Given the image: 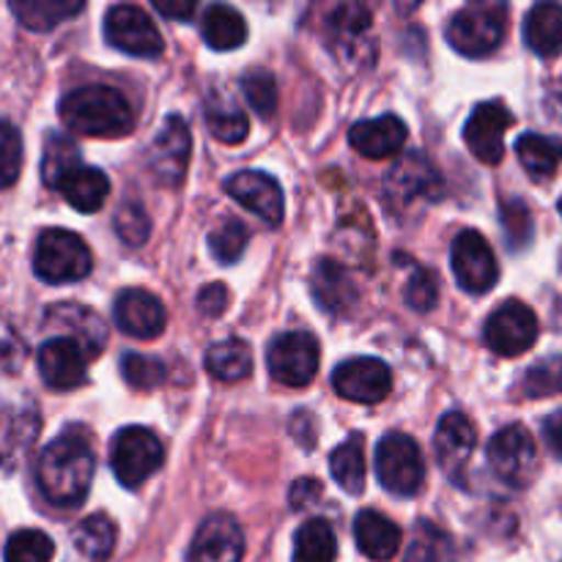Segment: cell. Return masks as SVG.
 Segmentation results:
<instances>
[{"label":"cell","mask_w":562,"mask_h":562,"mask_svg":"<svg viewBox=\"0 0 562 562\" xmlns=\"http://www.w3.org/2000/svg\"><path fill=\"white\" fill-rule=\"evenodd\" d=\"M93 470V448L80 431H64L55 437L36 459V483L55 508H77L88 497Z\"/></svg>","instance_id":"6da1fadb"},{"label":"cell","mask_w":562,"mask_h":562,"mask_svg":"<svg viewBox=\"0 0 562 562\" xmlns=\"http://www.w3.org/2000/svg\"><path fill=\"white\" fill-rule=\"evenodd\" d=\"M66 130L88 137H124L135 126L130 99L110 86H82L66 93L58 104Z\"/></svg>","instance_id":"7a4b0ae2"},{"label":"cell","mask_w":562,"mask_h":562,"mask_svg":"<svg viewBox=\"0 0 562 562\" xmlns=\"http://www.w3.org/2000/svg\"><path fill=\"white\" fill-rule=\"evenodd\" d=\"M508 31V0H467L448 22L450 47L467 58H486Z\"/></svg>","instance_id":"3957f363"},{"label":"cell","mask_w":562,"mask_h":562,"mask_svg":"<svg viewBox=\"0 0 562 562\" xmlns=\"http://www.w3.org/2000/svg\"><path fill=\"white\" fill-rule=\"evenodd\" d=\"M91 250L77 234L64 228H47L33 247V272L44 283L64 285L91 274Z\"/></svg>","instance_id":"277c9868"},{"label":"cell","mask_w":562,"mask_h":562,"mask_svg":"<svg viewBox=\"0 0 562 562\" xmlns=\"http://www.w3.org/2000/svg\"><path fill=\"white\" fill-rule=\"evenodd\" d=\"M373 467H376L379 483L395 497L420 494L423 481H426V459H423L420 445L406 434H384L376 445Z\"/></svg>","instance_id":"5b68a950"},{"label":"cell","mask_w":562,"mask_h":562,"mask_svg":"<svg viewBox=\"0 0 562 562\" xmlns=\"http://www.w3.org/2000/svg\"><path fill=\"white\" fill-rule=\"evenodd\" d=\"M165 448L151 428H121L110 442V470L126 488H137L162 467Z\"/></svg>","instance_id":"8992f818"},{"label":"cell","mask_w":562,"mask_h":562,"mask_svg":"<svg viewBox=\"0 0 562 562\" xmlns=\"http://www.w3.org/2000/svg\"><path fill=\"white\" fill-rule=\"evenodd\" d=\"M384 198L398 212H412L420 203L442 198V179L420 151H409L384 176Z\"/></svg>","instance_id":"52a82bcc"},{"label":"cell","mask_w":562,"mask_h":562,"mask_svg":"<svg viewBox=\"0 0 562 562\" xmlns=\"http://www.w3.org/2000/svg\"><path fill=\"white\" fill-rule=\"evenodd\" d=\"M488 464L503 483L525 488L538 472V448L525 426H508L497 431L488 442Z\"/></svg>","instance_id":"ba28073f"},{"label":"cell","mask_w":562,"mask_h":562,"mask_svg":"<svg viewBox=\"0 0 562 562\" xmlns=\"http://www.w3.org/2000/svg\"><path fill=\"white\" fill-rule=\"evenodd\" d=\"M318 360H322L318 340L302 329L278 335L267 351L269 371L285 387H307L316 379Z\"/></svg>","instance_id":"9c48e42d"},{"label":"cell","mask_w":562,"mask_h":562,"mask_svg":"<svg viewBox=\"0 0 562 562\" xmlns=\"http://www.w3.org/2000/svg\"><path fill=\"white\" fill-rule=\"evenodd\" d=\"M450 261H453V274L467 294H488L499 280V263L494 256L486 236L477 231L464 228L456 234L453 247H450Z\"/></svg>","instance_id":"30bf717a"},{"label":"cell","mask_w":562,"mask_h":562,"mask_svg":"<svg viewBox=\"0 0 562 562\" xmlns=\"http://www.w3.org/2000/svg\"><path fill=\"white\" fill-rule=\"evenodd\" d=\"M538 333V316L532 313L530 305L519 300H508L488 316L483 338L486 346L499 357H519L536 346Z\"/></svg>","instance_id":"8fae6325"},{"label":"cell","mask_w":562,"mask_h":562,"mask_svg":"<svg viewBox=\"0 0 562 562\" xmlns=\"http://www.w3.org/2000/svg\"><path fill=\"white\" fill-rule=\"evenodd\" d=\"M104 38L110 47L135 58H159L165 49L157 25L143 9L132 3H119L104 16Z\"/></svg>","instance_id":"7c38bea8"},{"label":"cell","mask_w":562,"mask_h":562,"mask_svg":"<svg viewBox=\"0 0 562 562\" xmlns=\"http://www.w3.org/2000/svg\"><path fill=\"white\" fill-rule=\"evenodd\" d=\"M190 151L192 135L187 121L181 115H168L148 148V170H151L154 181L162 187H179L187 173V165H190Z\"/></svg>","instance_id":"4fadbf2b"},{"label":"cell","mask_w":562,"mask_h":562,"mask_svg":"<svg viewBox=\"0 0 562 562\" xmlns=\"http://www.w3.org/2000/svg\"><path fill=\"white\" fill-rule=\"evenodd\" d=\"M333 387L340 398L355 404H382L393 390V373L387 362L376 357H351L340 362L333 373Z\"/></svg>","instance_id":"5bb4252c"},{"label":"cell","mask_w":562,"mask_h":562,"mask_svg":"<svg viewBox=\"0 0 562 562\" xmlns=\"http://www.w3.org/2000/svg\"><path fill=\"white\" fill-rule=\"evenodd\" d=\"M514 126V113L503 102H483L472 110L464 126V143L475 159L486 165L503 162L505 132Z\"/></svg>","instance_id":"9a60e30c"},{"label":"cell","mask_w":562,"mask_h":562,"mask_svg":"<svg viewBox=\"0 0 562 562\" xmlns=\"http://www.w3.org/2000/svg\"><path fill=\"white\" fill-rule=\"evenodd\" d=\"M225 192L239 206L256 214L261 223H283V190H280V184L269 173H261V170H239L231 179H225Z\"/></svg>","instance_id":"2e32d148"},{"label":"cell","mask_w":562,"mask_h":562,"mask_svg":"<svg viewBox=\"0 0 562 562\" xmlns=\"http://www.w3.org/2000/svg\"><path fill=\"white\" fill-rule=\"evenodd\" d=\"M36 362L42 382L53 390H75L88 379V355L66 335L44 340L38 346Z\"/></svg>","instance_id":"e0dca14e"},{"label":"cell","mask_w":562,"mask_h":562,"mask_svg":"<svg viewBox=\"0 0 562 562\" xmlns=\"http://www.w3.org/2000/svg\"><path fill=\"white\" fill-rule=\"evenodd\" d=\"M113 318L121 333L137 340L157 338V335H162L165 324H168V313H165V305L159 302V296L143 289L121 291L115 296Z\"/></svg>","instance_id":"ac0fdd59"},{"label":"cell","mask_w":562,"mask_h":562,"mask_svg":"<svg viewBox=\"0 0 562 562\" xmlns=\"http://www.w3.org/2000/svg\"><path fill=\"white\" fill-rule=\"evenodd\" d=\"M44 327L58 329L66 338L77 340L88 357H99L104 346H108V327H104V322L99 318V313L80 305V302H55L44 313Z\"/></svg>","instance_id":"d6986e66"},{"label":"cell","mask_w":562,"mask_h":562,"mask_svg":"<svg viewBox=\"0 0 562 562\" xmlns=\"http://www.w3.org/2000/svg\"><path fill=\"white\" fill-rule=\"evenodd\" d=\"M245 532L231 514H214L198 527L192 538L190 562H241Z\"/></svg>","instance_id":"ffe728a7"},{"label":"cell","mask_w":562,"mask_h":562,"mask_svg":"<svg viewBox=\"0 0 562 562\" xmlns=\"http://www.w3.org/2000/svg\"><path fill=\"white\" fill-rule=\"evenodd\" d=\"M477 434L470 417L461 412H448L439 420L437 434H434V450H437V461L442 467L445 475L461 477L467 464H470L472 453H475Z\"/></svg>","instance_id":"44dd1931"},{"label":"cell","mask_w":562,"mask_h":562,"mask_svg":"<svg viewBox=\"0 0 562 562\" xmlns=\"http://www.w3.org/2000/svg\"><path fill=\"white\" fill-rule=\"evenodd\" d=\"M406 124L398 115H379V119L357 121L349 130V143L357 154L368 159H387L398 157L401 148L406 146Z\"/></svg>","instance_id":"7402d4cb"},{"label":"cell","mask_w":562,"mask_h":562,"mask_svg":"<svg viewBox=\"0 0 562 562\" xmlns=\"http://www.w3.org/2000/svg\"><path fill=\"white\" fill-rule=\"evenodd\" d=\"M311 294L329 316H346L357 305V285L351 274L333 258H322L311 272Z\"/></svg>","instance_id":"603a6c76"},{"label":"cell","mask_w":562,"mask_h":562,"mask_svg":"<svg viewBox=\"0 0 562 562\" xmlns=\"http://www.w3.org/2000/svg\"><path fill=\"white\" fill-rule=\"evenodd\" d=\"M38 437V415L33 406L0 404V467L14 470Z\"/></svg>","instance_id":"cb8c5ba5"},{"label":"cell","mask_w":562,"mask_h":562,"mask_svg":"<svg viewBox=\"0 0 562 562\" xmlns=\"http://www.w3.org/2000/svg\"><path fill=\"white\" fill-rule=\"evenodd\" d=\"M373 16L368 11L366 3L360 0H351V3L338 5L329 16V38H333V47L340 58L355 60L357 55H362L360 49L368 47V36H371Z\"/></svg>","instance_id":"d4e9b609"},{"label":"cell","mask_w":562,"mask_h":562,"mask_svg":"<svg viewBox=\"0 0 562 562\" xmlns=\"http://www.w3.org/2000/svg\"><path fill=\"white\" fill-rule=\"evenodd\" d=\"M355 541L366 558L387 562L401 549V527L379 510H360L355 519Z\"/></svg>","instance_id":"484cf974"},{"label":"cell","mask_w":562,"mask_h":562,"mask_svg":"<svg viewBox=\"0 0 562 562\" xmlns=\"http://www.w3.org/2000/svg\"><path fill=\"white\" fill-rule=\"evenodd\" d=\"M525 42L541 58L562 55V3L538 0L525 20Z\"/></svg>","instance_id":"4316f807"},{"label":"cell","mask_w":562,"mask_h":562,"mask_svg":"<svg viewBox=\"0 0 562 562\" xmlns=\"http://www.w3.org/2000/svg\"><path fill=\"white\" fill-rule=\"evenodd\" d=\"M9 9L22 27L47 33L60 22L75 20L86 9V0H9Z\"/></svg>","instance_id":"83f0119b"},{"label":"cell","mask_w":562,"mask_h":562,"mask_svg":"<svg viewBox=\"0 0 562 562\" xmlns=\"http://www.w3.org/2000/svg\"><path fill=\"white\" fill-rule=\"evenodd\" d=\"M60 195L66 198L71 209L82 214L99 212L104 206L110 195V179L99 168H91V165H80L75 173L66 176L58 187Z\"/></svg>","instance_id":"f1b7e54d"},{"label":"cell","mask_w":562,"mask_h":562,"mask_svg":"<svg viewBox=\"0 0 562 562\" xmlns=\"http://www.w3.org/2000/svg\"><path fill=\"white\" fill-rule=\"evenodd\" d=\"M201 36L217 53H228L245 44L247 38V22L234 5L228 3H212L201 20Z\"/></svg>","instance_id":"f546056e"},{"label":"cell","mask_w":562,"mask_h":562,"mask_svg":"<svg viewBox=\"0 0 562 562\" xmlns=\"http://www.w3.org/2000/svg\"><path fill=\"white\" fill-rule=\"evenodd\" d=\"M206 371L212 373L217 382H241V379L250 376L252 371L250 346L239 338L220 340V344H214L212 349L206 351Z\"/></svg>","instance_id":"4dcf8cb0"},{"label":"cell","mask_w":562,"mask_h":562,"mask_svg":"<svg viewBox=\"0 0 562 562\" xmlns=\"http://www.w3.org/2000/svg\"><path fill=\"white\" fill-rule=\"evenodd\" d=\"M516 154L519 162L525 165L527 173L536 181L549 179L562 162V140L549 135H538V132H527L516 140Z\"/></svg>","instance_id":"1f68e13d"},{"label":"cell","mask_w":562,"mask_h":562,"mask_svg":"<svg viewBox=\"0 0 562 562\" xmlns=\"http://www.w3.org/2000/svg\"><path fill=\"white\" fill-rule=\"evenodd\" d=\"M329 472L338 481V486L349 494H362L366 488V475H368V464H366V445H362L360 434L346 439L344 445L333 450L329 456Z\"/></svg>","instance_id":"d6a6232c"},{"label":"cell","mask_w":562,"mask_h":562,"mask_svg":"<svg viewBox=\"0 0 562 562\" xmlns=\"http://www.w3.org/2000/svg\"><path fill=\"white\" fill-rule=\"evenodd\" d=\"M115 530L113 519L104 514H93L82 519L75 530V547L88 562H108L115 552Z\"/></svg>","instance_id":"836d02e7"},{"label":"cell","mask_w":562,"mask_h":562,"mask_svg":"<svg viewBox=\"0 0 562 562\" xmlns=\"http://www.w3.org/2000/svg\"><path fill=\"white\" fill-rule=\"evenodd\" d=\"M338 538L327 519H311L294 536V562H335Z\"/></svg>","instance_id":"e575fe53"},{"label":"cell","mask_w":562,"mask_h":562,"mask_svg":"<svg viewBox=\"0 0 562 562\" xmlns=\"http://www.w3.org/2000/svg\"><path fill=\"white\" fill-rule=\"evenodd\" d=\"M82 165L80 148L75 146L71 137H66L64 132H53L47 135V143H44V157H42V176L44 184L58 190L60 181L69 173H75Z\"/></svg>","instance_id":"d590c367"},{"label":"cell","mask_w":562,"mask_h":562,"mask_svg":"<svg viewBox=\"0 0 562 562\" xmlns=\"http://www.w3.org/2000/svg\"><path fill=\"white\" fill-rule=\"evenodd\" d=\"M404 562H456V543L434 521H417Z\"/></svg>","instance_id":"8d00e7d4"},{"label":"cell","mask_w":562,"mask_h":562,"mask_svg":"<svg viewBox=\"0 0 562 562\" xmlns=\"http://www.w3.org/2000/svg\"><path fill=\"white\" fill-rule=\"evenodd\" d=\"M206 126L214 140L225 143V146H239L247 137V132H250L247 115L239 108H234V104L223 102V99H209Z\"/></svg>","instance_id":"74e56055"},{"label":"cell","mask_w":562,"mask_h":562,"mask_svg":"<svg viewBox=\"0 0 562 562\" xmlns=\"http://www.w3.org/2000/svg\"><path fill=\"white\" fill-rule=\"evenodd\" d=\"M53 554V538L42 530H16L3 549L5 562H49Z\"/></svg>","instance_id":"f35d334b"},{"label":"cell","mask_w":562,"mask_h":562,"mask_svg":"<svg viewBox=\"0 0 562 562\" xmlns=\"http://www.w3.org/2000/svg\"><path fill=\"white\" fill-rule=\"evenodd\" d=\"M247 239H250V231L241 220L228 217L217 225V228L209 234V250L217 258L220 263H234L239 261L241 252H245Z\"/></svg>","instance_id":"ab89813d"},{"label":"cell","mask_w":562,"mask_h":562,"mask_svg":"<svg viewBox=\"0 0 562 562\" xmlns=\"http://www.w3.org/2000/svg\"><path fill=\"white\" fill-rule=\"evenodd\" d=\"M241 91L261 119H272L274 110H278V80H274L272 71L250 69L241 77Z\"/></svg>","instance_id":"60d3db41"},{"label":"cell","mask_w":562,"mask_h":562,"mask_svg":"<svg viewBox=\"0 0 562 562\" xmlns=\"http://www.w3.org/2000/svg\"><path fill=\"white\" fill-rule=\"evenodd\" d=\"M521 387H525L527 398H552V395H562V355L536 362L527 371Z\"/></svg>","instance_id":"b9f144b4"},{"label":"cell","mask_w":562,"mask_h":562,"mask_svg":"<svg viewBox=\"0 0 562 562\" xmlns=\"http://www.w3.org/2000/svg\"><path fill=\"white\" fill-rule=\"evenodd\" d=\"M121 376L135 390H154L165 382L168 371L165 362L148 355H124L121 357Z\"/></svg>","instance_id":"7bdbcfd3"},{"label":"cell","mask_w":562,"mask_h":562,"mask_svg":"<svg viewBox=\"0 0 562 562\" xmlns=\"http://www.w3.org/2000/svg\"><path fill=\"white\" fill-rule=\"evenodd\" d=\"M499 214H503V231L508 236L510 250H521V247L530 245L532 228H536L532 225L530 206L525 201H519V198H508L499 206Z\"/></svg>","instance_id":"ee69618b"},{"label":"cell","mask_w":562,"mask_h":562,"mask_svg":"<svg viewBox=\"0 0 562 562\" xmlns=\"http://www.w3.org/2000/svg\"><path fill=\"white\" fill-rule=\"evenodd\" d=\"M22 170V135L11 121L0 119V190L16 184Z\"/></svg>","instance_id":"f6af8a7d"},{"label":"cell","mask_w":562,"mask_h":562,"mask_svg":"<svg viewBox=\"0 0 562 562\" xmlns=\"http://www.w3.org/2000/svg\"><path fill=\"white\" fill-rule=\"evenodd\" d=\"M115 234L121 236L124 245L140 247L148 239V234H151V220H148L146 209L137 201H126L115 212Z\"/></svg>","instance_id":"bcb514c9"},{"label":"cell","mask_w":562,"mask_h":562,"mask_svg":"<svg viewBox=\"0 0 562 562\" xmlns=\"http://www.w3.org/2000/svg\"><path fill=\"white\" fill-rule=\"evenodd\" d=\"M404 300L412 311L428 313L434 311L439 300V278L431 269H415L404 289Z\"/></svg>","instance_id":"7dc6e473"},{"label":"cell","mask_w":562,"mask_h":562,"mask_svg":"<svg viewBox=\"0 0 562 562\" xmlns=\"http://www.w3.org/2000/svg\"><path fill=\"white\" fill-rule=\"evenodd\" d=\"M22 360H25V344H22L20 335L0 318V371L16 373Z\"/></svg>","instance_id":"c3c4849f"},{"label":"cell","mask_w":562,"mask_h":562,"mask_svg":"<svg viewBox=\"0 0 562 562\" xmlns=\"http://www.w3.org/2000/svg\"><path fill=\"white\" fill-rule=\"evenodd\" d=\"M225 307H228V289L223 283H209L198 291V311L203 316L214 318L225 313Z\"/></svg>","instance_id":"681fc988"},{"label":"cell","mask_w":562,"mask_h":562,"mask_svg":"<svg viewBox=\"0 0 562 562\" xmlns=\"http://www.w3.org/2000/svg\"><path fill=\"white\" fill-rule=\"evenodd\" d=\"M318 494H322V483H318L316 477H300V481L291 486V508H311L318 499Z\"/></svg>","instance_id":"f907efd6"},{"label":"cell","mask_w":562,"mask_h":562,"mask_svg":"<svg viewBox=\"0 0 562 562\" xmlns=\"http://www.w3.org/2000/svg\"><path fill=\"white\" fill-rule=\"evenodd\" d=\"M154 9L159 11L162 16H168V20H192V14H195L198 9V0H151Z\"/></svg>","instance_id":"816d5d0a"},{"label":"cell","mask_w":562,"mask_h":562,"mask_svg":"<svg viewBox=\"0 0 562 562\" xmlns=\"http://www.w3.org/2000/svg\"><path fill=\"white\" fill-rule=\"evenodd\" d=\"M543 439H547L549 450L554 453V459L562 461V409L552 412V415L543 420Z\"/></svg>","instance_id":"f5cc1de1"},{"label":"cell","mask_w":562,"mask_h":562,"mask_svg":"<svg viewBox=\"0 0 562 562\" xmlns=\"http://www.w3.org/2000/svg\"><path fill=\"white\" fill-rule=\"evenodd\" d=\"M543 110H547V115L554 121V124L562 126V88L549 91V97L543 99Z\"/></svg>","instance_id":"db71d44e"},{"label":"cell","mask_w":562,"mask_h":562,"mask_svg":"<svg viewBox=\"0 0 562 562\" xmlns=\"http://www.w3.org/2000/svg\"><path fill=\"white\" fill-rule=\"evenodd\" d=\"M395 5H398L401 14H409L412 9H417V5H420V0H395Z\"/></svg>","instance_id":"11a10c76"},{"label":"cell","mask_w":562,"mask_h":562,"mask_svg":"<svg viewBox=\"0 0 562 562\" xmlns=\"http://www.w3.org/2000/svg\"><path fill=\"white\" fill-rule=\"evenodd\" d=\"M554 327L562 333V296L558 300V305H554Z\"/></svg>","instance_id":"9f6ffc18"},{"label":"cell","mask_w":562,"mask_h":562,"mask_svg":"<svg viewBox=\"0 0 562 562\" xmlns=\"http://www.w3.org/2000/svg\"><path fill=\"white\" fill-rule=\"evenodd\" d=\"M558 209H560V214H562V198H560V206Z\"/></svg>","instance_id":"6f0895ef"},{"label":"cell","mask_w":562,"mask_h":562,"mask_svg":"<svg viewBox=\"0 0 562 562\" xmlns=\"http://www.w3.org/2000/svg\"><path fill=\"white\" fill-rule=\"evenodd\" d=\"M560 269H562V252H560Z\"/></svg>","instance_id":"680465c9"}]
</instances>
